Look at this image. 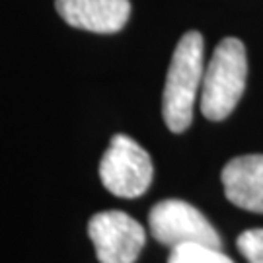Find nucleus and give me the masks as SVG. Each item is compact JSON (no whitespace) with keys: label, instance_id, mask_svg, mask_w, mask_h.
<instances>
[{"label":"nucleus","instance_id":"obj_1","mask_svg":"<svg viewBox=\"0 0 263 263\" xmlns=\"http://www.w3.org/2000/svg\"><path fill=\"white\" fill-rule=\"evenodd\" d=\"M203 51V35L187 31L172 55L162 96V115L172 133H183L193 121V105L205 74Z\"/></svg>","mask_w":263,"mask_h":263},{"label":"nucleus","instance_id":"obj_2","mask_svg":"<svg viewBox=\"0 0 263 263\" xmlns=\"http://www.w3.org/2000/svg\"><path fill=\"white\" fill-rule=\"evenodd\" d=\"M248 57L240 39L226 37L216 45L201 84V111L211 121H222L236 109L246 90Z\"/></svg>","mask_w":263,"mask_h":263},{"label":"nucleus","instance_id":"obj_3","mask_svg":"<svg viewBox=\"0 0 263 263\" xmlns=\"http://www.w3.org/2000/svg\"><path fill=\"white\" fill-rule=\"evenodd\" d=\"M154 178L148 152L127 135H115L100 162V179L104 187L123 199L146 193Z\"/></svg>","mask_w":263,"mask_h":263},{"label":"nucleus","instance_id":"obj_4","mask_svg":"<svg viewBox=\"0 0 263 263\" xmlns=\"http://www.w3.org/2000/svg\"><path fill=\"white\" fill-rule=\"evenodd\" d=\"M148 226L160 244L176 248L183 244H205L220 248L222 240L213 224L193 205L179 199H168L154 205Z\"/></svg>","mask_w":263,"mask_h":263},{"label":"nucleus","instance_id":"obj_5","mask_svg":"<svg viewBox=\"0 0 263 263\" xmlns=\"http://www.w3.org/2000/svg\"><path fill=\"white\" fill-rule=\"evenodd\" d=\"M88 234L100 263H135L146 242L144 228L121 211H105L92 216Z\"/></svg>","mask_w":263,"mask_h":263},{"label":"nucleus","instance_id":"obj_6","mask_svg":"<svg viewBox=\"0 0 263 263\" xmlns=\"http://www.w3.org/2000/svg\"><path fill=\"white\" fill-rule=\"evenodd\" d=\"M55 4L68 26L94 33H115L131 16L129 0H57Z\"/></svg>","mask_w":263,"mask_h":263},{"label":"nucleus","instance_id":"obj_7","mask_svg":"<svg viewBox=\"0 0 263 263\" xmlns=\"http://www.w3.org/2000/svg\"><path fill=\"white\" fill-rule=\"evenodd\" d=\"M226 199L236 207L263 215V154L230 160L222 170Z\"/></svg>","mask_w":263,"mask_h":263},{"label":"nucleus","instance_id":"obj_8","mask_svg":"<svg viewBox=\"0 0 263 263\" xmlns=\"http://www.w3.org/2000/svg\"><path fill=\"white\" fill-rule=\"evenodd\" d=\"M168 263H234L220 248L205 244H183L172 248Z\"/></svg>","mask_w":263,"mask_h":263},{"label":"nucleus","instance_id":"obj_9","mask_svg":"<svg viewBox=\"0 0 263 263\" xmlns=\"http://www.w3.org/2000/svg\"><path fill=\"white\" fill-rule=\"evenodd\" d=\"M238 250L250 263H263V228H254L240 234Z\"/></svg>","mask_w":263,"mask_h":263}]
</instances>
